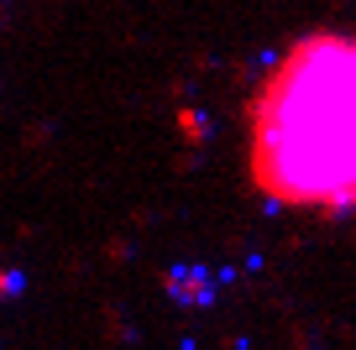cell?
I'll return each instance as SVG.
<instances>
[{
    "instance_id": "obj_1",
    "label": "cell",
    "mask_w": 356,
    "mask_h": 350,
    "mask_svg": "<svg viewBox=\"0 0 356 350\" xmlns=\"http://www.w3.org/2000/svg\"><path fill=\"white\" fill-rule=\"evenodd\" d=\"M241 173L273 215L356 219V26L293 32L241 105Z\"/></svg>"
}]
</instances>
